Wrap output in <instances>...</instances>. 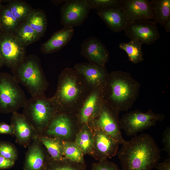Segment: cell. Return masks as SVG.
I'll list each match as a JSON object with an SVG mask.
<instances>
[{
  "instance_id": "cell-1",
  "label": "cell",
  "mask_w": 170,
  "mask_h": 170,
  "mask_svg": "<svg viewBox=\"0 0 170 170\" xmlns=\"http://www.w3.org/2000/svg\"><path fill=\"white\" fill-rule=\"evenodd\" d=\"M160 153L154 139L144 133L125 141L117 154L122 170H152L158 163Z\"/></svg>"
},
{
  "instance_id": "cell-2",
  "label": "cell",
  "mask_w": 170,
  "mask_h": 170,
  "mask_svg": "<svg viewBox=\"0 0 170 170\" xmlns=\"http://www.w3.org/2000/svg\"><path fill=\"white\" fill-rule=\"evenodd\" d=\"M140 85L129 73L121 71L108 74L102 88L105 102L119 111H127L137 100Z\"/></svg>"
},
{
  "instance_id": "cell-3",
  "label": "cell",
  "mask_w": 170,
  "mask_h": 170,
  "mask_svg": "<svg viewBox=\"0 0 170 170\" xmlns=\"http://www.w3.org/2000/svg\"><path fill=\"white\" fill-rule=\"evenodd\" d=\"M89 88L77 71L67 68L60 75L56 91L50 99L58 112L81 107L91 92Z\"/></svg>"
},
{
  "instance_id": "cell-4",
  "label": "cell",
  "mask_w": 170,
  "mask_h": 170,
  "mask_svg": "<svg viewBox=\"0 0 170 170\" xmlns=\"http://www.w3.org/2000/svg\"><path fill=\"white\" fill-rule=\"evenodd\" d=\"M12 71L16 80L26 88L31 97L45 95L48 82L36 60L31 57H26Z\"/></svg>"
},
{
  "instance_id": "cell-5",
  "label": "cell",
  "mask_w": 170,
  "mask_h": 170,
  "mask_svg": "<svg viewBox=\"0 0 170 170\" xmlns=\"http://www.w3.org/2000/svg\"><path fill=\"white\" fill-rule=\"evenodd\" d=\"M28 99L13 75L0 74V110L14 112L24 107Z\"/></svg>"
},
{
  "instance_id": "cell-6",
  "label": "cell",
  "mask_w": 170,
  "mask_h": 170,
  "mask_svg": "<svg viewBox=\"0 0 170 170\" xmlns=\"http://www.w3.org/2000/svg\"><path fill=\"white\" fill-rule=\"evenodd\" d=\"M24 108L23 115L32 126L40 129L47 127L58 112L50 99L45 95L31 97Z\"/></svg>"
},
{
  "instance_id": "cell-7",
  "label": "cell",
  "mask_w": 170,
  "mask_h": 170,
  "mask_svg": "<svg viewBox=\"0 0 170 170\" xmlns=\"http://www.w3.org/2000/svg\"><path fill=\"white\" fill-rule=\"evenodd\" d=\"M165 117L163 114L154 112L151 109L145 112L135 110L122 116L119 120L120 127L128 136H135L138 132L154 126Z\"/></svg>"
},
{
  "instance_id": "cell-8",
  "label": "cell",
  "mask_w": 170,
  "mask_h": 170,
  "mask_svg": "<svg viewBox=\"0 0 170 170\" xmlns=\"http://www.w3.org/2000/svg\"><path fill=\"white\" fill-rule=\"evenodd\" d=\"M0 54L4 65L12 70L17 67L26 58L25 47L12 32L0 33Z\"/></svg>"
},
{
  "instance_id": "cell-9",
  "label": "cell",
  "mask_w": 170,
  "mask_h": 170,
  "mask_svg": "<svg viewBox=\"0 0 170 170\" xmlns=\"http://www.w3.org/2000/svg\"><path fill=\"white\" fill-rule=\"evenodd\" d=\"M120 112L105 102L97 116L94 118L95 128L107 134L120 144L125 141L122 136L120 127Z\"/></svg>"
},
{
  "instance_id": "cell-10",
  "label": "cell",
  "mask_w": 170,
  "mask_h": 170,
  "mask_svg": "<svg viewBox=\"0 0 170 170\" xmlns=\"http://www.w3.org/2000/svg\"><path fill=\"white\" fill-rule=\"evenodd\" d=\"M90 9L87 0H65L60 8L62 24L72 27L81 25Z\"/></svg>"
},
{
  "instance_id": "cell-11",
  "label": "cell",
  "mask_w": 170,
  "mask_h": 170,
  "mask_svg": "<svg viewBox=\"0 0 170 170\" xmlns=\"http://www.w3.org/2000/svg\"><path fill=\"white\" fill-rule=\"evenodd\" d=\"M124 31L125 35L131 40H136L147 45L153 43L160 36L156 23L149 20H139L128 23Z\"/></svg>"
},
{
  "instance_id": "cell-12",
  "label": "cell",
  "mask_w": 170,
  "mask_h": 170,
  "mask_svg": "<svg viewBox=\"0 0 170 170\" xmlns=\"http://www.w3.org/2000/svg\"><path fill=\"white\" fill-rule=\"evenodd\" d=\"M81 47V54L90 63L105 67L109 59V53L99 39L94 37H87Z\"/></svg>"
},
{
  "instance_id": "cell-13",
  "label": "cell",
  "mask_w": 170,
  "mask_h": 170,
  "mask_svg": "<svg viewBox=\"0 0 170 170\" xmlns=\"http://www.w3.org/2000/svg\"><path fill=\"white\" fill-rule=\"evenodd\" d=\"M93 155L99 161L111 158L117 154L120 143L101 130L94 127Z\"/></svg>"
},
{
  "instance_id": "cell-14",
  "label": "cell",
  "mask_w": 170,
  "mask_h": 170,
  "mask_svg": "<svg viewBox=\"0 0 170 170\" xmlns=\"http://www.w3.org/2000/svg\"><path fill=\"white\" fill-rule=\"evenodd\" d=\"M105 102L102 88L93 89L81 106L79 118L80 122L87 124L95 118L100 111Z\"/></svg>"
},
{
  "instance_id": "cell-15",
  "label": "cell",
  "mask_w": 170,
  "mask_h": 170,
  "mask_svg": "<svg viewBox=\"0 0 170 170\" xmlns=\"http://www.w3.org/2000/svg\"><path fill=\"white\" fill-rule=\"evenodd\" d=\"M74 69L82 76L92 89L103 88L108 73L105 67L90 62L76 64Z\"/></svg>"
},
{
  "instance_id": "cell-16",
  "label": "cell",
  "mask_w": 170,
  "mask_h": 170,
  "mask_svg": "<svg viewBox=\"0 0 170 170\" xmlns=\"http://www.w3.org/2000/svg\"><path fill=\"white\" fill-rule=\"evenodd\" d=\"M148 0H122L120 6L128 23L139 20L153 19Z\"/></svg>"
},
{
  "instance_id": "cell-17",
  "label": "cell",
  "mask_w": 170,
  "mask_h": 170,
  "mask_svg": "<svg viewBox=\"0 0 170 170\" xmlns=\"http://www.w3.org/2000/svg\"><path fill=\"white\" fill-rule=\"evenodd\" d=\"M97 14L107 26L115 32L124 30L128 24L120 5L98 11Z\"/></svg>"
},
{
  "instance_id": "cell-18",
  "label": "cell",
  "mask_w": 170,
  "mask_h": 170,
  "mask_svg": "<svg viewBox=\"0 0 170 170\" xmlns=\"http://www.w3.org/2000/svg\"><path fill=\"white\" fill-rule=\"evenodd\" d=\"M74 32V27L64 26L54 32L51 37L42 46L44 54L57 51L65 46L71 39Z\"/></svg>"
},
{
  "instance_id": "cell-19",
  "label": "cell",
  "mask_w": 170,
  "mask_h": 170,
  "mask_svg": "<svg viewBox=\"0 0 170 170\" xmlns=\"http://www.w3.org/2000/svg\"><path fill=\"white\" fill-rule=\"evenodd\" d=\"M71 120L67 115L57 113L47 126V133L60 139L67 138L71 134Z\"/></svg>"
},
{
  "instance_id": "cell-20",
  "label": "cell",
  "mask_w": 170,
  "mask_h": 170,
  "mask_svg": "<svg viewBox=\"0 0 170 170\" xmlns=\"http://www.w3.org/2000/svg\"><path fill=\"white\" fill-rule=\"evenodd\" d=\"M19 141L22 143L27 142L32 134L33 126L23 115L17 112L13 113L11 125Z\"/></svg>"
},
{
  "instance_id": "cell-21",
  "label": "cell",
  "mask_w": 170,
  "mask_h": 170,
  "mask_svg": "<svg viewBox=\"0 0 170 170\" xmlns=\"http://www.w3.org/2000/svg\"><path fill=\"white\" fill-rule=\"evenodd\" d=\"M150 1L154 21L164 26L170 20V0H152Z\"/></svg>"
},
{
  "instance_id": "cell-22",
  "label": "cell",
  "mask_w": 170,
  "mask_h": 170,
  "mask_svg": "<svg viewBox=\"0 0 170 170\" xmlns=\"http://www.w3.org/2000/svg\"><path fill=\"white\" fill-rule=\"evenodd\" d=\"M45 162L44 154L41 148L38 144H33L27 154L24 169L42 170Z\"/></svg>"
},
{
  "instance_id": "cell-23",
  "label": "cell",
  "mask_w": 170,
  "mask_h": 170,
  "mask_svg": "<svg viewBox=\"0 0 170 170\" xmlns=\"http://www.w3.org/2000/svg\"><path fill=\"white\" fill-rule=\"evenodd\" d=\"M41 37L43 36L46 30L47 20L42 10H31L24 20Z\"/></svg>"
},
{
  "instance_id": "cell-24",
  "label": "cell",
  "mask_w": 170,
  "mask_h": 170,
  "mask_svg": "<svg viewBox=\"0 0 170 170\" xmlns=\"http://www.w3.org/2000/svg\"><path fill=\"white\" fill-rule=\"evenodd\" d=\"M94 142V132L87 124L84 125L77 134L75 143L84 155L93 154Z\"/></svg>"
},
{
  "instance_id": "cell-25",
  "label": "cell",
  "mask_w": 170,
  "mask_h": 170,
  "mask_svg": "<svg viewBox=\"0 0 170 170\" xmlns=\"http://www.w3.org/2000/svg\"><path fill=\"white\" fill-rule=\"evenodd\" d=\"M13 33L24 46H28L38 40L40 37L25 21L19 23Z\"/></svg>"
},
{
  "instance_id": "cell-26",
  "label": "cell",
  "mask_w": 170,
  "mask_h": 170,
  "mask_svg": "<svg viewBox=\"0 0 170 170\" xmlns=\"http://www.w3.org/2000/svg\"><path fill=\"white\" fill-rule=\"evenodd\" d=\"M42 170H87L85 163L74 162L65 158L55 160L52 159L45 162Z\"/></svg>"
},
{
  "instance_id": "cell-27",
  "label": "cell",
  "mask_w": 170,
  "mask_h": 170,
  "mask_svg": "<svg viewBox=\"0 0 170 170\" xmlns=\"http://www.w3.org/2000/svg\"><path fill=\"white\" fill-rule=\"evenodd\" d=\"M40 140L51 156L52 159L58 160L65 158L63 140L61 139L56 137L43 136L41 137Z\"/></svg>"
},
{
  "instance_id": "cell-28",
  "label": "cell",
  "mask_w": 170,
  "mask_h": 170,
  "mask_svg": "<svg viewBox=\"0 0 170 170\" xmlns=\"http://www.w3.org/2000/svg\"><path fill=\"white\" fill-rule=\"evenodd\" d=\"M143 43L136 40L131 39L128 42H121L119 48L127 54L129 60L136 64L144 60L143 54L142 49Z\"/></svg>"
},
{
  "instance_id": "cell-29",
  "label": "cell",
  "mask_w": 170,
  "mask_h": 170,
  "mask_svg": "<svg viewBox=\"0 0 170 170\" xmlns=\"http://www.w3.org/2000/svg\"><path fill=\"white\" fill-rule=\"evenodd\" d=\"M20 22L8 6H2L0 14V30L2 32H13Z\"/></svg>"
},
{
  "instance_id": "cell-30",
  "label": "cell",
  "mask_w": 170,
  "mask_h": 170,
  "mask_svg": "<svg viewBox=\"0 0 170 170\" xmlns=\"http://www.w3.org/2000/svg\"><path fill=\"white\" fill-rule=\"evenodd\" d=\"M65 158L79 163H84V154L75 142L63 140Z\"/></svg>"
},
{
  "instance_id": "cell-31",
  "label": "cell",
  "mask_w": 170,
  "mask_h": 170,
  "mask_svg": "<svg viewBox=\"0 0 170 170\" xmlns=\"http://www.w3.org/2000/svg\"><path fill=\"white\" fill-rule=\"evenodd\" d=\"M7 6L20 22L25 20L32 10L26 3L21 1H11Z\"/></svg>"
},
{
  "instance_id": "cell-32",
  "label": "cell",
  "mask_w": 170,
  "mask_h": 170,
  "mask_svg": "<svg viewBox=\"0 0 170 170\" xmlns=\"http://www.w3.org/2000/svg\"><path fill=\"white\" fill-rule=\"evenodd\" d=\"M122 0H87L90 9L99 11L108 8L120 5Z\"/></svg>"
},
{
  "instance_id": "cell-33",
  "label": "cell",
  "mask_w": 170,
  "mask_h": 170,
  "mask_svg": "<svg viewBox=\"0 0 170 170\" xmlns=\"http://www.w3.org/2000/svg\"><path fill=\"white\" fill-rule=\"evenodd\" d=\"M0 156L14 161L17 157L16 150L13 146L4 142L0 143Z\"/></svg>"
},
{
  "instance_id": "cell-34",
  "label": "cell",
  "mask_w": 170,
  "mask_h": 170,
  "mask_svg": "<svg viewBox=\"0 0 170 170\" xmlns=\"http://www.w3.org/2000/svg\"><path fill=\"white\" fill-rule=\"evenodd\" d=\"M91 170H122L115 163L107 159L93 163Z\"/></svg>"
},
{
  "instance_id": "cell-35",
  "label": "cell",
  "mask_w": 170,
  "mask_h": 170,
  "mask_svg": "<svg viewBox=\"0 0 170 170\" xmlns=\"http://www.w3.org/2000/svg\"><path fill=\"white\" fill-rule=\"evenodd\" d=\"M162 142L164 147L162 150L166 152L170 156V127L167 126L162 134Z\"/></svg>"
},
{
  "instance_id": "cell-36",
  "label": "cell",
  "mask_w": 170,
  "mask_h": 170,
  "mask_svg": "<svg viewBox=\"0 0 170 170\" xmlns=\"http://www.w3.org/2000/svg\"><path fill=\"white\" fill-rule=\"evenodd\" d=\"M14 161L0 156V169H5L12 167L14 165Z\"/></svg>"
},
{
  "instance_id": "cell-37",
  "label": "cell",
  "mask_w": 170,
  "mask_h": 170,
  "mask_svg": "<svg viewBox=\"0 0 170 170\" xmlns=\"http://www.w3.org/2000/svg\"><path fill=\"white\" fill-rule=\"evenodd\" d=\"M14 133V129L11 125L4 122L0 123V134H11Z\"/></svg>"
},
{
  "instance_id": "cell-38",
  "label": "cell",
  "mask_w": 170,
  "mask_h": 170,
  "mask_svg": "<svg viewBox=\"0 0 170 170\" xmlns=\"http://www.w3.org/2000/svg\"><path fill=\"white\" fill-rule=\"evenodd\" d=\"M156 167L157 170H170V157L163 162L158 163Z\"/></svg>"
},
{
  "instance_id": "cell-39",
  "label": "cell",
  "mask_w": 170,
  "mask_h": 170,
  "mask_svg": "<svg viewBox=\"0 0 170 170\" xmlns=\"http://www.w3.org/2000/svg\"><path fill=\"white\" fill-rule=\"evenodd\" d=\"M166 31L167 32H170V20H169L164 26Z\"/></svg>"
},
{
  "instance_id": "cell-40",
  "label": "cell",
  "mask_w": 170,
  "mask_h": 170,
  "mask_svg": "<svg viewBox=\"0 0 170 170\" xmlns=\"http://www.w3.org/2000/svg\"><path fill=\"white\" fill-rule=\"evenodd\" d=\"M4 65L3 60L0 54V68L2 67Z\"/></svg>"
},
{
  "instance_id": "cell-41",
  "label": "cell",
  "mask_w": 170,
  "mask_h": 170,
  "mask_svg": "<svg viewBox=\"0 0 170 170\" xmlns=\"http://www.w3.org/2000/svg\"><path fill=\"white\" fill-rule=\"evenodd\" d=\"M54 2L55 4H61L65 2V0H59V1H54Z\"/></svg>"
},
{
  "instance_id": "cell-42",
  "label": "cell",
  "mask_w": 170,
  "mask_h": 170,
  "mask_svg": "<svg viewBox=\"0 0 170 170\" xmlns=\"http://www.w3.org/2000/svg\"><path fill=\"white\" fill-rule=\"evenodd\" d=\"M2 5L1 4V3H0V12L1 11V9L2 7Z\"/></svg>"
},
{
  "instance_id": "cell-43",
  "label": "cell",
  "mask_w": 170,
  "mask_h": 170,
  "mask_svg": "<svg viewBox=\"0 0 170 170\" xmlns=\"http://www.w3.org/2000/svg\"><path fill=\"white\" fill-rule=\"evenodd\" d=\"M1 32V31H0V33Z\"/></svg>"
}]
</instances>
